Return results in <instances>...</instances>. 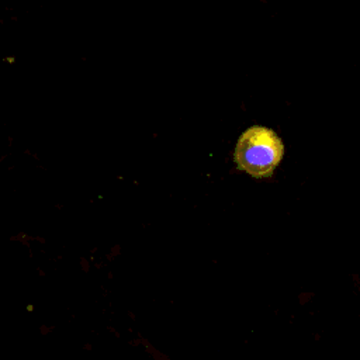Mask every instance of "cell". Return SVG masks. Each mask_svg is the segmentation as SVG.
Masks as SVG:
<instances>
[{
  "mask_svg": "<svg viewBox=\"0 0 360 360\" xmlns=\"http://www.w3.org/2000/svg\"><path fill=\"white\" fill-rule=\"evenodd\" d=\"M283 153L284 146L276 132L255 125L240 135L235 148V162L252 177L263 179L271 176Z\"/></svg>",
  "mask_w": 360,
  "mask_h": 360,
  "instance_id": "obj_1",
  "label": "cell"
}]
</instances>
